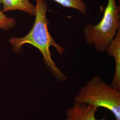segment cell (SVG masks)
Listing matches in <instances>:
<instances>
[{
    "label": "cell",
    "mask_w": 120,
    "mask_h": 120,
    "mask_svg": "<svg viewBox=\"0 0 120 120\" xmlns=\"http://www.w3.org/2000/svg\"><path fill=\"white\" fill-rule=\"evenodd\" d=\"M73 102L105 108L120 120V91L111 86L98 76L88 81L79 90Z\"/></svg>",
    "instance_id": "obj_2"
},
{
    "label": "cell",
    "mask_w": 120,
    "mask_h": 120,
    "mask_svg": "<svg viewBox=\"0 0 120 120\" xmlns=\"http://www.w3.org/2000/svg\"><path fill=\"white\" fill-rule=\"evenodd\" d=\"M0 3L3 4L1 10L3 13L20 10L31 16L35 15L36 7L31 3L30 0H0Z\"/></svg>",
    "instance_id": "obj_6"
},
{
    "label": "cell",
    "mask_w": 120,
    "mask_h": 120,
    "mask_svg": "<svg viewBox=\"0 0 120 120\" xmlns=\"http://www.w3.org/2000/svg\"><path fill=\"white\" fill-rule=\"evenodd\" d=\"M98 109L94 106L73 102V106L66 110V117L64 120H108L105 118L99 120L96 118V113Z\"/></svg>",
    "instance_id": "obj_4"
},
{
    "label": "cell",
    "mask_w": 120,
    "mask_h": 120,
    "mask_svg": "<svg viewBox=\"0 0 120 120\" xmlns=\"http://www.w3.org/2000/svg\"><path fill=\"white\" fill-rule=\"evenodd\" d=\"M17 25V23L13 17H8L0 9V29L9 31Z\"/></svg>",
    "instance_id": "obj_8"
},
{
    "label": "cell",
    "mask_w": 120,
    "mask_h": 120,
    "mask_svg": "<svg viewBox=\"0 0 120 120\" xmlns=\"http://www.w3.org/2000/svg\"><path fill=\"white\" fill-rule=\"evenodd\" d=\"M120 30V6L116 0H108L103 17L96 25H86L84 30L86 44L99 52H105Z\"/></svg>",
    "instance_id": "obj_3"
},
{
    "label": "cell",
    "mask_w": 120,
    "mask_h": 120,
    "mask_svg": "<svg viewBox=\"0 0 120 120\" xmlns=\"http://www.w3.org/2000/svg\"><path fill=\"white\" fill-rule=\"evenodd\" d=\"M106 52L109 56L114 58L115 63L114 74L110 86L120 91V30L117 32Z\"/></svg>",
    "instance_id": "obj_5"
},
{
    "label": "cell",
    "mask_w": 120,
    "mask_h": 120,
    "mask_svg": "<svg viewBox=\"0 0 120 120\" xmlns=\"http://www.w3.org/2000/svg\"><path fill=\"white\" fill-rule=\"evenodd\" d=\"M64 7L75 9L83 14H86L87 5L83 0H52Z\"/></svg>",
    "instance_id": "obj_7"
},
{
    "label": "cell",
    "mask_w": 120,
    "mask_h": 120,
    "mask_svg": "<svg viewBox=\"0 0 120 120\" xmlns=\"http://www.w3.org/2000/svg\"><path fill=\"white\" fill-rule=\"evenodd\" d=\"M36 2L34 23L32 29L25 36L12 37L9 42L12 46V50L20 53L22 47L30 45L38 49L43 56L44 63L52 75L59 82L65 81L67 77L52 60L50 50L51 47L55 48L58 53L62 55L64 48L56 43L51 36L49 29V24L47 18L48 5L45 0H35Z\"/></svg>",
    "instance_id": "obj_1"
}]
</instances>
